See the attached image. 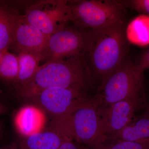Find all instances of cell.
<instances>
[{
	"label": "cell",
	"instance_id": "cell-1",
	"mask_svg": "<svg viewBox=\"0 0 149 149\" xmlns=\"http://www.w3.org/2000/svg\"><path fill=\"white\" fill-rule=\"evenodd\" d=\"M124 20L91 29V43L85 55L93 81L100 85L126 60L128 44Z\"/></svg>",
	"mask_w": 149,
	"mask_h": 149
},
{
	"label": "cell",
	"instance_id": "cell-2",
	"mask_svg": "<svg viewBox=\"0 0 149 149\" xmlns=\"http://www.w3.org/2000/svg\"><path fill=\"white\" fill-rule=\"evenodd\" d=\"M93 81L85 56L46 61L40 65L29 81L16 89L19 95L28 98L52 88L75 89L86 92Z\"/></svg>",
	"mask_w": 149,
	"mask_h": 149
},
{
	"label": "cell",
	"instance_id": "cell-3",
	"mask_svg": "<svg viewBox=\"0 0 149 149\" xmlns=\"http://www.w3.org/2000/svg\"><path fill=\"white\" fill-rule=\"evenodd\" d=\"M100 100L95 95L65 117L52 118L51 128L60 131L72 141L91 148L98 143Z\"/></svg>",
	"mask_w": 149,
	"mask_h": 149
},
{
	"label": "cell",
	"instance_id": "cell-4",
	"mask_svg": "<svg viewBox=\"0 0 149 149\" xmlns=\"http://www.w3.org/2000/svg\"><path fill=\"white\" fill-rule=\"evenodd\" d=\"M144 72L125 60L98 88L96 96L102 106L128 100H145Z\"/></svg>",
	"mask_w": 149,
	"mask_h": 149
},
{
	"label": "cell",
	"instance_id": "cell-5",
	"mask_svg": "<svg viewBox=\"0 0 149 149\" xmlns=\"http://www.w3.org/2000/svg\"><path fill=\"white\" fill-rule=\"evenodd\" d=\"M72 21L79 29L91 30L124 20L126 8L121 1H69Z\"/></svg>",
	"mask_w": 149,
	"mask_h": 149
},
{
	"label": "cell",
	"instance_id": "cell-6",
	"mask_svg": "<svg viewBox=\"0 0 149 149\" xmlns=\"http://www.w3.org/2000/svg\"><path fill=\"white\" fill-rule=\"evenodd\" d=\"M24 15L29 23L50 36L72 21L69 1L44 0L29 6Z\"/></svg>",
	"mask_w": 149,
	"mask_h": 149
},
{
	"label": "cell",
	"instance_id": "cell-7",
	"mask_svg": "<svg viewBox=\"0 0 149 149\" xmlns=\"http://www.w3.org/2000/svg\"><path fill=\"white\" fill-rule=\"evenodd\" d=\"M90 30L68 26L49 36L43 54L46 61L85 56L91 43Z\"/></svg>",
	"mask_w": 149,
	"mask_h": 149
},
{
	"label": "cell",
	"instance_id": "cell-8",
	"mask_svg": "<svg viewBox=\"0 0 149 149\" xmlns=\"http://www.w3.org/2000/svg\"><path fill=\"white\" fill-rule=\"evenodd\" d=\"M84 91L62 88H47L28 98L37 102L52 118L66 116L91 98Z\"/></svg>",
	"mask_w": 149,
	"mask_h": 149
},
{
	"label": "cell",
	"instance_id": "cell-9",
	"mask_svg": "<svg viewBox=\"0 0 149 149\" xmlns=\"http://www.w3.org/2000/svg\"><path fill=\"white\" fill-rule=\"evenodd\" d=\"M144 101L128 100L107 106L100 105L98 111L100 130L98 143L117 136L133 120L136 111Z\"/></svg>",
	"mask_w": 149,
	"mask_h": 149
},
{
	"label": "cell",
	"instance_id": "cell-10",
	"mask_svg": "<svg viewBox=\"0 0 149 149\" xmlns=\"http://www.w3.org/2000/svg\"><path fill=\"white\" fill-rule=\"evenodd\" d=\"M48 38L49 36L29 23L24 15L19 14L15 23L10 47L18 54L26 52L43 57Z\"/></svg>",
	"mask_w": 149,
	"mask_h": 149
},
{
	"label": "cell",
	"instance_id": "cell-11",
	"mask_svg": "<svg viewBox=\"0 0 149 149\" xmlns=\"http://www.w3.org/2000/svg\"><path fill=\"white\" fill-rule=\"evenodd\" d=\"M47 122L45 112L35 106L22 107L17 112L14 124L21 137H27L44 130Z\"/></svg>",
	"mask_w": 149,
	"mask_h": 149
},
{
	"label": "cell",
	"instance_id": "cell-12",
	"mask_svg": "<svg viewBox=\"0 0 149 149\" xmlns=\"http://www.w3.org/2000/svg\"><path fill=\"white\" fill-rule=\"evenodd\" d=\"M69 140H72L60 131L50 127L49 129L40 133L21 137L17 145L19 149H58Z\"/></svg>",
	"mask_w": 149,
	"mask_h": 149
},
{
	"label": "cell",
	"instance_id": "cell-13",
	"mask_svg": "<svg viewBox=\"0 0 149 149\" xmlns=\"http://www.w3.org/2000/svg\"><path fill=\"white\" fill-rule=\"evenodd\" d=\"M113 138L149 146V117L145 115L133 118Z\"/></svg>",
	"mask_w": 149,
	"mask_h": 149
},
{
	"label": "cell",
	"instance_id": "cell-14",
	"mask_svg": "<svg viewBox=\"0 0 149 149\" xmlns=\"http://www.w3.org/2000/svg\"><path fill=\"white\" fill-rule=\"evenodd\" d=\"M19 14L0 3V50H8L12 40L15 23Z\"/></svg>",
	"mask_w": 149,
	"mask_h": 149
},
{
	"label": "cell",
	"instance_id": "cell-15",
	"mask_svg": "<svg viewBox=\"0 0 149 149\" xmlns=\"http://www.w3.org/2000/svg\"><path fill=\"white\" fill-rule=\"evenodd\" d=\"M128 42L140 47L149 45V15L142 14L134 19L125 29Z\"/></svg>",
	"mask_w": 149,
	"mask_h": 149
},
{
	"label": "cell",
	"instance_id": "cell-16",
	"mask_svg": "<svg viewBox=\"0 0 149 149\" xmlns=\"http://www.w3.org/2000/svg\"><path fill=\"white\" fill-rule=\"evenodd\" d=\"M19 70L15 83L16 86L26 83L33 77L39 68L40 61L44 60L42 56L26 52L17 55Z\"/></svg>",
	"mask_w": 149,
	"mask_h": 149
},
{
	"label": "cell",
	"instance_id": "cell-17",
	"mask_svg": "<svg viewBox=\"0 0 149 149\" xmlns=\"http://www.w3.org/2000/svg\"><path fill=\"white\" fill-rule=\"evenodd\" d=\"M18 70L17 55L8 50L5 52L0 58V79L15 83Z\"/></svg>",
	"mask_w": 149,
	"mask_h": 149
},
{
	"label": "cell",
	"instance_id": "cell-18",
	"mask_svg": "<svg viewBox=\"0 0 149 149\" xmlns=\"http://www.w3.org/2000/svg\"><path fill=\"white\" fill-rule=\"evenodd\" d=\"M90 149H149V146L111 138L102 140Z\"/></svg>",
	"mask_w": 149,
	"mask_h": 149
},
{
	"label": "cell",
	"instance_id": "cell-19",
	"mask_svg": "<svg viewBox=\"0 0 149 149\" xmlns=\"http://www.w3.org/2000/svg\"><path fill=\"white\" fill-rule=\"evenodd\" d=\"M125 8H130L142 14L149 15V0L121 1Z\"/></svg>",
	"mask_w": 149,
	"mask_h": 149
},
{
	"label": "cell",
	"instance_id": "cell-20",
	"mask_svg": "<svg viewBox=\"0 0 149 149\" xmlns=\"http://www.w3.org/2000/svg\"><path fill=\"white\" fill-rule=\"evenodd\" d=\"M135 65L139 70L144 73L146 70L149 69V50L144 54Z\"/></svg>",
	"mask_w": 149,
	"mask_h": 149
},
{
	"label": "cell",
	"instance_id": "cell-21",
	"mask_svg": "<svg viewBox=\"0 0 149 149\" xmlns=\"http://www.w3.org/2000/svg\"><path fill=\"white\" fill-rule=\"evenodd\" d=\"M58 149H90L88 147L80 145L75 141L69 140L62 144Z\"/></svg>",
	"mask_w": 149,
	"mask_h": 149
},
{
	"label": "cell",
	"instance_id": "cell-22",
	"mask_svg": "<svg viewBox=\"0 0 149 149\" xmlns=\"http://www.w3.org/2000/svg\"><path fill=\"white\" fill-rule=\"evenodd\" d=\"M0 149H19L17 145L14 143L10 144L6 146L0 148Z\"/></svg>",
	"mask_w": 149,
	"mask_h": 149
},
{
	"label": "cell",
	"instance_id": "cell-23",
	"mask_svg": "<svg viewBox=\"0 0 149 149\" xmlns=\"http://www.w3.org/2000/svg\"><path fill=\"white\" fill-rule=\"evenodd\" d=\"M6 112V107L0 102V116L5 114Z\"/></svg>",
	"mask_w": 149,
	"mask_h": 149
},
{
	"label": "cell",
	"instance_id": "cell-24",
	"mask_svg": "<svg viewBox=\"0 0 149 149\" xmlns=\"http://www.w3.org/2000/svg\"><path fill=\"white\" fill-rule=\"evenodd\" d=\"M2 125L0 123V139L1 138L2 136Z\"/></svg>",
	"mask_w": 149,
	"mask_h": 149
},
{
	"label": "cell",
	"instance_id": "cell-25",
	"mask_svg": "<svg viewBox=\"0 0 149 149\" xmlns=\"http://www.w3.org/2000/svg\"><path fill=\"white\" fill-rule=\"evenodd\" d=\"M5 52H6V51H3L0 50V58H1V57L3 55V54Z\"/></svg>",
	"mask_w": 149,
	"mask_h": 149
},
{
	"label": "cell",
	"instance_id": "cell-26",
	"mask_svg": "<svg viewBox=\"0 0 149 149\" xmlns=\"http://www.w3.org/2000/svg\"><path fill=\"white\" fill-rule=\"evenodd\" d=\"M146 115L147 116H148V117H149V106L148 107V111H147L146 114Z\"/></svg>",
	"mask_w": 149,
	"mask_h": 149
}]
</instances>
